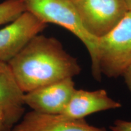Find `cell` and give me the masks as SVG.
I'll list each match as a JSON object with an SVG mask.
<instances>
[{
	"instance_id": "obj_12",
	"label": "cell",
	"mask_w": 131,
	"mask_h": 131,
	"mask_svg": "<svg viewBox=\"0 0 131 131\" xmlns=\"http://www.w3.org/2000/svg\"><path fill=\"white\" fill-rule=\"evenodd\" d=\"M10 129L6 111L0 105V131H10Z\"/></svg>"
},
{
	"instance_id": "obj_7",
	"label": "cell",
	"mask_w": 131,
	"mask_h": 131,
	"mask_svg": "<svg viewBox=\"0 0 131 131\" xmlns=\"http://www.w3.org/2000/svg\"><path fill=\"white\" fill-rule=\"evenodd\" d=\"M12 131H106L88 124L84 118L70 119L60 114H45L32 111L27 113Z\"/></svg>"
},
{
	"instance_id": "obj_3",
	"label": "cell",
	"mask_w": 131,
	"mask_h": 131,
	"mask_svg": "<svg viewBox=\"0 0 131 131\" xmlns=\"http://www.w3.org/2000/svg\"><path fill=\"white\" fill-rule=\"evenodd\" d=\"M96 60L101 73L123 76L131 64V11L110 32L96 40Z\"/></svg>"
},
{
	"instance_id": "obj_5",
	"label": "cell",
	"mask_w": 131,
	"mask_h": 131,
	"mask_svg": "<svg viewBox=\"0 0 131 131\" xmlns=\"http://www.w3.org/2000/svg\"><path fill=\"white\" fill-rule=\"evenodd\" d=\"M47 27V23L25 11L0 30V61L8 63Z\"/></svg>"
},
{
	"instance_id": "obj_15",
	"label": "cell",
	"mask_w": 131,
	"mask_h": 131,
	"mask_svg": "<svg viewBox=\"0 0 131 131\" xmlns=\"http://www.w3.org/2000/svg\"><path fill=\"white\" fill-rule=\"evenodd\" d=\"M70 1H73V0H70Z\"/></svg>"
},
{
	"instance_id": "obj_2",
	"label": "cell",
	"mask_w": 131,
	"mask_h": 131,
	"mask_svg": "<svg viewBox=\"0 0 131 131\" xmlns=\"http://www.w3.org/2000/svg\"><path fill=\"white\" fill-rule=\"evenodd\" d=\"M27 11L45 22L64 27L78 38L89 52L92 73L97 81L101 79L96 60V40L83 27L72 1L70 0H24Z\"/></svg>"
},
{
	"instance_id": "obj_6",
	"label": "cell",
	"mask_w": 131,
	"mask_h": 131,
	"mask_svg": "<svg viewBox=\"0 0 131 131\" xmlns=\"http://www.w3.org/2000/svg\"><path fill=\"white\" fill-rule=\"evenodd\" d=\"M72 79L66 78L24 93V104L41 114H60L76 89Z\"/></svg>"
},
{
	"instance_id": "obj_4",
	"label": "cell",
	"mask_w": 131,
	"mask_h": 131,
	"mask_svg": "<svg viewBox=\"0 0 131 131\" xmlns=\"http://www.w3.org/2000/svg\"><path fill=\"white\" fill-rule=\"evenodd\" d=\"M83 27L95 38L115 27L128 12L124 0H73Z\"/></svg>"
},
{
	"instance_id": "obj_11",
	"label": "cell",
	"mask_w": 131,
	"mask_h": 131,
	"mask_svg": "<svg viewBox=\"0 0 131 131\" xmlns=\"http://www.w3.org/2000/svg\"><path fill=\"white\" fill-rule=\"evenodd\" d=\"M110 129L112 131H131V122L118 119Z\"/></svg>"
},
{
	"instance_id": "obj_10",
	"label": "cell",
	"mask_w": 131,
	"mask_h": 131,
	"mask_svg": "<svg viewBox=\"0 0 131 131\" xmlns=\"http://www.w3.org/2000/svg\"><path fill=\"white\" fill-rule=\"evenodd\" d=\"M27 10L24 0H6L0 3V25L12 22Z\"/></svg>"
},
{
	"instance_id": "obj_13",
	"label": "cell",
	"mask_w": 131,
	"mask_h": 131,
	"mask_svg": "<svg viewBox=\"0 0 131 131\" xmlns=\"http://www.w3.org/2000/svg\"><path fill=\"white\" fill-rule=\"evenodd\" d=\"M123 76L124 77V81H125L127 87L131 92V64L127 69Z\"/></svg>"
},
{
	"instance_id": "obj_1",
	"label": "cell",
	"mask_w": 131,
	"mask_h": 131,
	"mask_svg": "<svg viewBox=\"0 0 131 131\" xmlns=\"http://www.w3.org/2000/svg\"><path fill=\"white\" fill-rule=\"evenodd\" d=\"M7 63L24 93L73 78L81 70L58 40L39 34Z\"/></svg>"
},
{
	"instance_id": "obj_8",
	"label": "cell",
	"mask_w": 131,
	"mask_h": 131,
	"mask_svg": "<svg viewBox=\"0 0 131 131\" xmlns=\"http://www.w3.org/2000/svg\"><path fill=\"white\" fill-rule=\"evenodd\" d=\"M121 106L122 104L109 96L104 89L94 91L75 89L60 115L66 118L83 119L94 113L117 109Z\"/></svg>"
},
{
	"instance_id": "obj_9",
	"label": "cell",
	"mask_w": 131,
	"mask_h": 131,
	"mask_svg": "<svg viewBox=\"0 0 131 131\" xmlns=\"http://www.w3.org/2000/svg\"><path fill=\"white\" fill-rule=\"evenodd\" d=\"M24 94L9 64L0 61V105L6 111L10 127L23 111Z\"/></svg>"
},
{
	"instance_id": "obj_14",
	"label": "cell",
	"mask_w": 131,
	"mask_h": 131,
	"mask_svg": "<svg viewBox=\"0 0 131 131\" xmlns=\"http://www.w3.org/2000/svg\"><path fill=\"white\" fill-rule=\"evenodd\" d=\"M128 10L131 11V0H124Z\"/></svg>"
}]
</instances>
